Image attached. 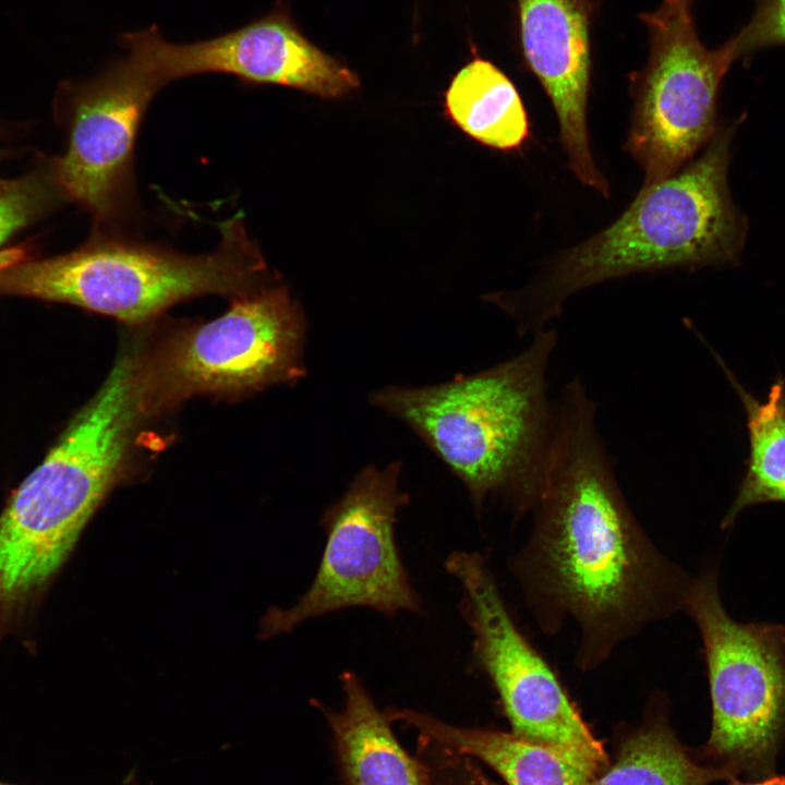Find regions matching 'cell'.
Segmentation results:
<instances>
[{"label":"cell","instance_id":"16","mask_svg":"<svg viewBox=\"0 0 785 785\" xmlns=\"http://www.w3.org/2000/svg\"><path fill=\"white\" fill-rule=\"evenodd\" d=\"M449 119L474 141L503 152L530 136V122L514 83L491 61L474 58L452 77L445 93Z\"/></svg>","mask_w":785,"mask_h":785},{"label":"cell","instance_id":"18","mask_svg":"<svg viewBox=\"0 0 785 785\" xmlns=\"http://www.w3.org/2000/svg\"><path fill=\"white\" fill-rule=\"evenodd\" d=\"M733 782L728 766L695 760L669 727L655 721L632 735L615 763L590 785H709Z\"/></svg>","mask_w":785,"mask_h":785},{"label":"cell","instance_id":"20","mask_svg":"<svg viewBox=\"0 0 785 785\" xmlns=\"http://www.w3.org/2000/svg\"><path fill=\"white\" fill-rule=\"evenodd\" d=\"M36 203V192L29 183H0V245L32 218Z\"/></svg>","mask_w":785,"mask_h":785},{"label":"cell","instance_id":"23","mask_svg":"<svg viewBox=\"0 0 785 785\" xmlns=\"http://www.w3.org/2000/svg\"><path fill=\"white\" fill-rule=\"evenodd\" d=\"M0 785H16V784H12V783H8V782L0 781Z\"/></svg>","mask_w":785,"mask_h":785},{"label":"cell","instance_id":"7","mask_svg":"<svg viewBox=\"0 0 785 785\" xmlns=\"http://www.w3.org/2000/svg\"><path fill=\"white\" fill-rule=\"evenodd\" d=\"M683 612L703 643L712 703L705 753L746 781L774 775L785 734V626L732 618L714 567L691 578Z\"/></svg>","mask_w":785,"mask_h":785},{"label":"cell","instance_id":"21","mask_svg":"<svg viewBox=\"0 0 785 785\" xmlns=\"http://www.w3.org/2000/svg\"><path fill=\"white\" fill-rule=\"evenodd\" d=\"M25 256V251L20 247H13L0 252V269L21 262Z\"/></svg>","mask_w":785,"mask_h":785},{"label":"cell","instance_id":"3","mask_svg":"<svg viewBox=\"0 0 785 785\" xmlns=\"http://www.w3.org/2000/svg\"><path fill=\"white\" fill-rule=\"evenodd\" d=\"M734 132V124L715 132L700 157L642 185L615 221L558 255L531 285L487 300L512 319L520 336H532L592 286L639 273L737 262L747 224L727 182Z\"/></svg>","mask_w":785,"mask_h":785},{"label":"cell","instance_id":"6","mask_svg":"<svg viewBox=\"0 0 785 785\" xmlns=\"http://www.w3.org/2000/svg\"><path fill=\"white\" fill-rule=\"evenodd\" d=\"M306 319L283 286L234 299L221 316L185 325L148 347L141 341L136 385L144 416L197 395L235 397L305 375Z\"/></svg>","mask_w":785,"mask_h":785},{"label":"cell","instance_id":"8","mask_svg":"<svg viewBox=\"0 0 785 785\" xmlns=\"http://www.w3.org/2000/svg\"><path fill=\"white\" fill-rule=\"evenodd\" d=\"M401 473V461L365 466L323 511L326 544L314 579L294 605L266 613L261 637L287 633L305 620L352 607L387 617L422 613L396 541L398 514L410 500Z\"/></svg>","mask_w":785,"mask_h":785},{"label":"cell","instance_id":"22","mask_svg":"<svg viewBox=\"0 0 785 785\" xmlns=\"http://www.w3.org/2000/svg\"><path fill=\"white\" fill-rule=\"evenodd\" d=\"M729 785H785V774L783 775H771L764 778L756 781L738 782L737 780L730 782Z\"/></svg>","mask_w":785,"mask_h":785},{"label":"cell","instance_id":"17","mask_svg":"<svg viewBox=\"0 0 785 785\" xmlns=\"http://www.w3.org/2000/svg\"><path fill=\"white\" fill-rule=\"evenodd\" d=\"M716 359L742 401L749 438L746 473L721 521V528L727 529L747 507L785 503V381L778 376L765 399L759 401L739 384L720 357Z\"/></svg>","mask_w":785,"mask_h":785},{"label":"cell","instance_id":"10","mask_svg":"<svg viewBox=\"0 0 785 785\" xmlns=\"http://www.w3.org/2000/svg\"><path fill=\"white\" fill-rule=\"evenodd\" d=\"M445 568L460 588L472 662L495 689L511 733L566 754L595 775L607 764L601 741L555 671L518 627L487 561L476 552L455 551Z\"/></svg>","mask_w":785,"mask_h":785},{"label":"cell","instance_id":"12","mask_svg":"<svg viewBox=\"0 0 785 785\" xmlns=\"http://www.w3.org/2000/svg\"><path fill=\"white\" fill-rule=\"evenodd\" d=\"M119 46L157 83L205 73L235 76L247 85H280L323 98L359 88L358 76L311 43L278 3L238 28L207 39L173 43L156 25L123 33Z\"/></svg>","mask_w":785,"mask_h":785},{"label":"cell","instance_id":"11","mask_svg":"<svg viewBox=\"0 0 785 785\" xmlns=\"http://www.w3.org/2000/svg\"><path fill=\"white\" fill-rule=\"evenodd\" d=\"M72 87L69 146L56 167L57 183L94 216L97 230L126 232L141 214L135 144L162 87L126 53Z\"/></svg>","mask_w":785,"mask_h":785},{"label":"cell","instance_id":"5","mask_svg":"<svg viewBox=\"0 0 785 785\" xmlns=\"http://www.w3.org/2000/svg\"><path fill=\"white\" fill-rule=\"evenodd\" d=\"M219 227L217 247L197 255L97 230L71 253L1 268L0 294L68 303L141 324L192 298L238 299L266 287L268 267L242 219L234 216Z\"/></svg>","mask_w":785,"mask_h":785},{"label":"cell","instance_id":"19","mask_svg":"<svg viewBox=\"0 0 785 785\" xmlns=\"http://www.w3.org/2000/svg\"><path fill=\"white\" fill-rule=\"evenodd\" d=\"M728 41L736 60L766 47L785 45V0H759L750 21Z\"/></svg>","mask_w":785,"mask_h":785},{"label":"cell","instance_id":"2","mask_svg":"<svg viewBox=\"0 0 785 785\" xmlns=\"http://www.w3.org/2000/svg\"><path fill=\"white\" fill-rule=\"evenodd\" d=\"M557 342L556 329L547 327L495 365L427 386H384L370 402L440 459L478 514L499 499L524 515L540 498L554 432L547 373Z\"/></svg>","mask_w":785,"mask_h":785},{"label":"cell","instance_id":"1","mask_svg":"<svg viewBox=\"0 0 785 785\" xmlns=\"http://www.w3.org/2000/svg\"><path fill=\"white\" fill-rule=\"evenodd\" d=\"M579 377L555 400V424L530 536L509 560L546 633L578 631L590 671L650 624L683 612L692 576L666 557L631 511Z\"/></svg>","mask_w":785,"mask_h":785},{"label":"cell","instance_id":"15","mask_svg":"<svg viewBox=\"0 0 785 785\" xmlns=\"http://www.w3.org/2000/svg\"><path fill=\"white\" fill-rule=\"evenodd\" d=\"M386 715L421 738L481 760L507 785H590L594 777L566 754L512 733L458 727L410 709H388Z\"/></svg>","mask_w":785,"mask_h":785},{"label":"cell","instance_id":"9","mask_svg":"<svg viewBox=\"0 0 785 785\" xmlns=\"http://www.w3.org/2000/svg\"><path fill=\"white\" fill-rule=\"evenodd\" d=\"M649 34L644 67L630 76L633 108L625 149L649 185L676 173L715 134L718 89L736 61L727 40H701L693 0H661L640 15Z\"/></svg>","mask_w":785,"mask_h":785},{"label":"cell","instance_id":"4","mask_svg":"<svg viewBox=\"0 0 785 785\" xmlns=\"http://www.w3.org/2000/svg\"><path fill=\"white\" fill-rule=\"evenodd\" d=\"M136 342H123L97 394L0 515V624L44 589L123 476L144 416L136 386Z\"/></svg>","mask_w":785,"mask_h":785},{"label":"cell","instance_id":"14","mask_svg":"<svg viewBox=\"0 0 785 785\" xmlns=\"http://www.w3.org/2000/svg\"><path fill=\"white\" fill-rule=\"evenodd\" d=\"M340 711L313 704L325 715L347 785H430L427 769L398 742L386 713L352 672L340 676Z\"/></svg>","mask_w":785,"mask_h":785},{"label":"cell","instance_id":"13","mask_svg":"<svg viewBox=\"0 0 785 785\" xmlns=\"http://www.w3.org/2000/svg\"><path fill=\"white\" fill-rule=\"evenodd\" d=\"M600 0H517L526 64L555 110L568 167L583 184L608 197L588 130L592 70L590 26Z\"/></svg>","mask_w":785,"mask_h":785}]
</instances>
